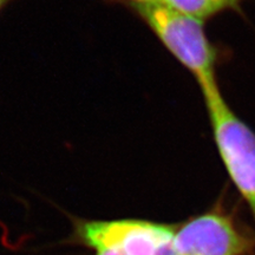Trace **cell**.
<instances>
[{
    "label": "cell",
    "mask_w": 255,
    "mask_h": 255,
    "mask_svg": "<svg viewBox=\"0 0 255 255\" xmlns=\"http://www.w3.org/2000/svg\"><path fill=\"white\" fill-rule=\"evenodd\" d=\"M254 247V239L218 208L182 223L171 242L174 255H247Z\"/></svg>",
    "instance_id": "cell-4"
},
{
    "label": "cell",
    "mask_w": 255,
    "mask_h": 255,
    "mask_svg": "<svg viewBox=\"0 0 255 255\" xmlns=\"http://www.w3.org/2000/svg\"><path fill=\"white\" fill-rule=\"evenodd\" d=\"M238 0H162V5L178 13L205 20L234 6Z\"/></svg>",
    "instance_id": "cell-5"
},
{
    "label": "cell",
    "mask_w": 255,
    "mask_h": 255,
    "mask_svg": "<svg viewBox=\"0 0 255 255\" xmlns=\"http://www.w3.org/2000/svg\"><path fill=\"white\" fill-rule=\"evenodd\" d=\"M13 1V0H0V12L2 11V9H4L6 6H7L9 2H12Z\"/></svg>",
    "instance_id": "cell-7"
},
{
    "label": "cell",
    "mask_w": 255,
    "mask_h": 255,
    "mask_svg": "<svg viewBox=\"0 0 255 255\" xmlns=\"http://www.w3.org/2000/svg\"><path fill=\"white\" fill-rule=\"evenodd\" d=\"M202 95L220 157L255 220V132L231 109L220 88Z\"/></svg>",
    "instance_id": "cell-3"
},
{
    "label": "cell",
    "mask_w": 255,
    "mask_h": 255,
    "mask_svg": "<svg viewBox=\"0 0 255 255\" xmlns=\"http://www.w3.org/2000/svg\"><path fill=\"white\" fill-rule=\"evenodd\" d=\"M135 11L165 49L194 76L202 94L219 88L216 52L207 37L203 20L178 13L163 5Z\"/></svg>",
    "instance_id": "cell-1"
},
{
    "label": "cell",
    "mask_w": 255,
    "mask_h": 255,
    "mask_svg": "<svg viewBox=\"0 0 255 255\" xmlns=\"http://www.w3.org/2000/svg\"><path fill=\"white\" fill-rule=\"evenodd\" d=\"M114 1H120L122 4L129 5L132 9L149 7V6L162 5V0H114Z\"/></svg>",
    "instance_id": "cell-6"
},
{
    "label": "cell",
    "mask_w": 255,
    "mask_h": 255,
    "mask_svg": "<svg viewBox=\"0 0 255 255\" xmlns=\"http://www.w3.org/2000/svg\"><path fill=\"white\" fill-rule=\"evenodd\" d=\"M176 227L142 219H73L69 242L94 255H161L173 242Z\"/></svg>",
    "instance_id": "cell-2"
}]
</instances>
